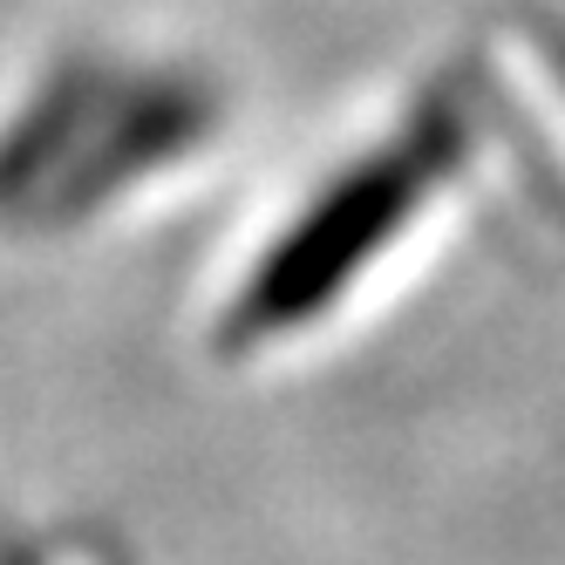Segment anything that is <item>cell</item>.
Returning a JSON list of instances; mask_svg holds the SVG:
<instances>
[{
    "instance_id": "6da1fadb",
    "label": "cell",
    "mask_w": 565,
    "mask_h": 565,
    "mask_svg": "<svg viewBox=\"0 0 565 565\" xmlns=\"http://www.w3.org/2000/svg\"><path fill=\"white\" fill-rule=\"evenodd\" d=\"M212 130V96L191 75H124L68 62L0 130V212L75 218L164 171Z\"/></svg>"
},
{
    "instance_id": "7a4b0ae2",
    "label": "cell",
    "mask_w": 565,
    "mask_h": 565,
    "mask_svg": "<svg viewBox=\"0 0 565 565\" xmlns=\"http://www.w3.org/2000/svg\"><path fill=\"white\" fill-rule=\"evenodd\" d=\"M436 178L429 143H388L375 157H354V171H341L313 205L253 259L246 287L225 307V341H273L300 328L307 313H320L361 259H375L388 238L402 232V212L416 205Z\"/></svg>"
}]
</instances>
